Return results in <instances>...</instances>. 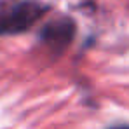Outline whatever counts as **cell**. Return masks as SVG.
Masks as SVG:
<instances>
[{
	"mask_svg": "<svg viewBox=\"0 0 129 129\" xmlns=\"http://www.w3.org/2000/svg\"><path fill=\"white\" fill-rule=\"evenodd\" d=\"M44 12L45 7L35 0H19L0 7V35H14L30 30Z\"/></svg>",
	"mask_w": 129,
	"mask_h": 129,
	"instance_id": "6da1fadb",
	"label": "cell"
},
{
	"mask_svg": "<svg viewBox=\"0 0 129 129\" xmlns=\"http://www.w3.org/2000/svg\"><path fill=\"white\" fill-rule=\"evenodd\" d=\"M73 37H75V24L66 18L47 23L40 31V40L54 54H61L72 44Z\"/></svg>",
	"mask_w": 129,
	"mask_h": 129,
	"instance_id": "7a4b0ae2",
	"label": "cell"
},
{
	"mask_svg": "<svg viewBox=\"0 0 129 129\" xmlns=\"http://www.w3.org/2000/svg\"><path fill=\"white\" fill-rule=\"evenodd\" d=\"M110 129H129V126H115V127H110Z\"/></svg>",
	"mask_w": 129,
	"mask_h": 129,
	"instance_id": "3957f363",
	"label": "cell"
}]
</instances>
